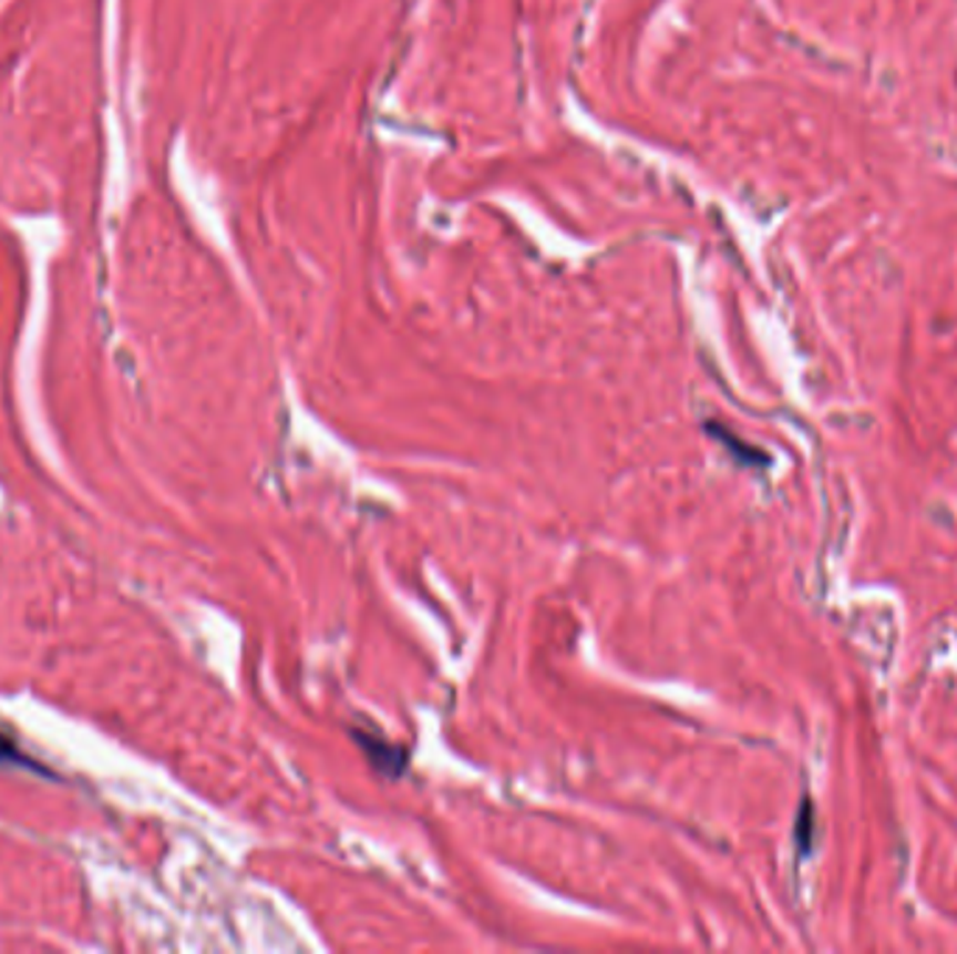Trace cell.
I'll return each instance as SVG.
<instances>
[{"instance_id":"obj_1","label":"cell","mask_w":957,"mask_h":954,"mask_svg":"<svg viewBox=\"0 0 957 954\" xmlns=\"http://www.w3.org/2000/svg\"><path fill=\"white\" fill-rule=\"evenodd\" d=\"M353 737H356V742L361 745V750H364L367 759L379 767L381 772H390L392 778L401 776L403 767H407V753H403L401 748H392L390 742H384V739H375L372 734L353 731Z\"/></svg>"},{"instance_id":"obj_2","label":"cell","mask_w":957,"mask_h":954,"mask_svg":"<svg viewBox=\"0 0 957 954\" xmlns=\"http://www.w3.org/2000/svg\"><path fill=\"white\" fill-rule=\"evenodd\" d=\"M0 765H14V767L29 765V761H25V756L20 753L18 745H14L12 739L7 737V734H0Z\"/></svg>"}]
</instances>
